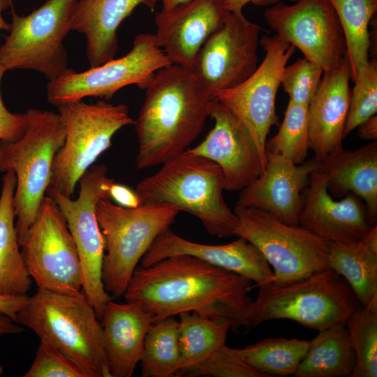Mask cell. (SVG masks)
I'll return each instance as SVG.
<instances>
[{
	"instance_id": "cell-1",
	"label": "cell",
	"mask_w": 377,
	"mask_h": 377,
	"mask_svg": "<svg viewBox=\"0 0 377 377\" xmlns=\"http://www.w3.org/2000/svg\"><path fill=\"white\" fill-rule=\"evenodd\" d=\"M251 281L198 258L179 254L147 267H137L124 294L138 303L154 323L183 312L246 327Z\"/></svg>"
},
{
	"instance_id": "cell-2",
	"label": "cell",
	"mask_w": 377,
	"mask_h": 377,
	"mask_svg": "<svg viewBox=\"0 0 377 377\" xmlns=\"http://www.w3.org/2000/svg\"><path fill=\"white\" fill-rule=\"evenodd\" d=\"M145 90L135 124L139 170L162 164L188 149L216 99L193 68L173 64L158 70Z\"/></svg>"
},
{
	"instance_id": "cell-3",
	"label": "cell",
	"mask_w": 377,
	"mask_h": 377,
	"mask_svg": "<svg viewBox=\"0 0 377 377\" xmlns=\"http://www.w3.org/2000/svg\"><path fill=\"white\" fill-rule=\"evenodd\" d=\"M161 165L136 185L140 205H174L198 218L209 235L235 236L238 218L224 200V176L216 163L186 149Z\"/></svg>"
},
{
	"instance_id": "cell-4",
	"label": "cell",
	"mask_w": 377,
	"mask_h": 377,
	"mask_svg": "<svg viewBox=\"0 0 377 377\" xmlns=\"http://www.w3.org/2000/svg\"><path fill=\"white\" fill-rule=\"evenodd\" d=\"M99 320L82 290L65 294L38 288L16 322L54 345L90 377H111Z\"/></svg>"
},
{
	"instance_id": "cell-5",
	"label": "cell",
	"mask_w": 377,
	"mask_h": 377,
	"mask_svg": "<svg viewBox=\"0 0 377 377\" xmlns=\"http://www.w3.org/2000/svg\"><path fill=\"white\" fill-rule=\"evenodd\" d=\"M259 287L245 314L246 327L270 320L288 319L316 330L345 324L361 304L346 281L327 268L284 283Z\"/></svg>"
},
{
	"instance_id": "cell-6",
	"label": "cell",
	"mask_w": 377,
	"mask_h": 377,
	"mask_svg": "<svg viewBox=\"0 0 377 377\" xmlns=\"http://www.w3.org/2000/svg\"><path fill=\"white\" fill-rule=\"evenodd\" d=\"M29 124L15 141L0 140V172L13 171L15 227L19 243L34 222L51 182L54 156L63 146L66 128L59 113L27 110Z\"/></svg>"
},
{
	"instance_id": "cell-7",
	"label": "cell",
	"mask_w": 377,
	"mask_h": 377,
	"mask_svg": "<svg viewBox=\"0 0 377 377\" xmlns=\"http://www.w3.org/2000/svg\"><path fill=\"white\" fill-rule=\"evenodd\" d=\"M179 209L169 204L126 208L110 198L101 200L96 218L104 241L102 279L105 290L124 295L132 275L156 238L174 223Z\"/></svg>"
},
{
	"instance_id": "cell-8",
	"label": "cell",
	"mask_w": 377,
	"mask_h": 377,
	"mask_svg": "<svg viewBox=\"0 0 377 377\" xmlns=\"http://www.w3.org/2000/svg\"><path fill=\"white\" fill-rule=\"evenodd\" d=\"M66 128L63 146L56 154L49 187L72 198L81 177L112 145L121 128L135 125L125 104L82 101L57 107Z\"/></svg>"
},
{
	"instance_id": "cell-9",
	"label": "cell",
	"mask_w": 377,
	"mask_h": 377,
	"mask_svg": "<svg viewBox=\"0 0 377 377\" xmlns=\"http://www.w3.org/2000/svg\"><path fill=\"white\" fill-rule=\"evenodd\" d=\"M77 0H47L26 16L10 8L9 34L0 47V67L5 71L33 70L49 80L68 68L63 41L71 29V19Z\"/></svg>"
},
{
	"instance_id": "cell-10",
	"label": "cell",
	"mask_w": 377,
	"mask_h": 377,
	"mask_svg": "<svg viewBox=\"0 0 377 377\" xmlns=\"http://www.w3.org/2000/svg\"><path fill=\"white\" fill-rule=\"evenodd\" d=\"M233 212L239 221L235 236L261 252L273 267L272 281L288 282L329 268V242L257 208L236 205Z\"/></svg>"
},
{
	"instance_id": "cell-11",
	"label": "cell",
	"mask_w": 377,
	"mask_h": 377,
	"mask_svg": "<svg viewBox=\"0 0 377 377\" xmlns=\"http://www.w3.org/2000/svg\"><path fill=\"white\" fill-rule=\"evenodd\" d=\"M113 182L114 180L108 177L105 165H93L80 179L79 194L75 200L52 187L46 192L55 201L66 221L79 256L82 290L100 320L111 297L102 279L105 241L96 207L101 200L110 198L109 189Z\"/></svg>"
},
{
	"instance_id": "cell-12",
	"label": "cell",
	"mask_w": 377,
	"mask_h": 377,
	"mask_svg": "<svg viewBox=\"0 0 377 377\" xmlns=\"http://www.w3.org/2000/svg\"><path fill=\"white\" fill-rule=\"evenodd\" d=\"M171 64L151 34H140L124 56L80 73L68 68L49 80L47 99L57 107L94 96L111 98L119 89L136 84L145 89L154 74Z\"/></svg>"
},
{
	"instance_id": "cell-13",
	"label": "cell",
	"mask_w": 377,
	"mask_h": 377,
	"mask_svg": "<svg viewBox=\"0 0 377 377\" xmlns=\"http://www.w3.org/2000/svg\"><path fill=\"white\" fill-rule=\"evenodd\" d=\"M29 274L38 288L73 294L82 288L77 248L55 201L45 195L20 242Z\"/></svg>"
},
{
	"instance_id": "cell-14",
	"label": "cell",
	"mask_w": 377,
	"mask_h": 377,
	"mask_svg": "<svg viewBox=\"0 0 377 377\" xmlns=\"http://www.w3.org/2000/svg\"><path fill=\"white\" fill-rule=\"evenodd\" d=\"M265 55L256 70L241 84L219 92L216 99L246 127L266 165L265 143L272 126L278 124L276 97L283 71L296 48L277 34L259 40Z\"/></svg>"
},
{
	"instance_id": "cell-15",
	"label": "cell",
	"mask_w": 377,
	"mask_h": 377,
	"mask_svg": "<svg viewBox=\"0 0 377 377\" xmlns=\"http://www.w3.org/2000/svg\"><path fill=\"white\" fill-rule=\"evenodd\" d=\"M264 16L276 34L324 72L346 57L342 27L329 0H297L290 5L279 1L266 9Z\"/></svg>"
},
{
	"instance_id": "cell-16",
	"label": "cell",
	"mask_w": 377,
	"mask_h": 377,
	"mask_svg": "<svg viewBox=\"0 0 377 377\" xmlns=\"http://www.w3.org/2000/svg\"><path fill=\"white\" fill-rule=\"evenodd\" d=\"M261 29L242 11L228 12L205 42L193 69L215 98L219 92L241 84L256 70Z\"/></svg>"
},
{
	"instance_id": "cell-17",
	"label": "cell",
	"mask_w": 377,
	"mask_h": 377,
	"mask_svg": "<svg viewBox=\"0 0 377 377\" xmlns=\"http://www.w3.org/2000/svg\"><path fill=\"white\" fill-rule=\"evenodd\" d=\"M209 117L214 121L213 128L202 142L187 150L221 168L225 190L241 191L263 172L265 165L246 127L216 99Z\"/></svg>"
},
{
	"instance_id": "cell-18",
	"label": "cell",
	"mask_w": 377,
	"mask_h": 377,
	"mask_svg": "<svg viewBox=\"0 0 377 377\" xmlns=\"http://www.w3.org/2000/svg\"><path fill=\"white\" fill-rule=\"evenodd\" d=\"M263 172L241 190L237 205L268 212L279 221L298 226L302 191L309 185L311 172L318 167L315 157L302 164L266 152Z\"/></svg>"
},
{
	"instance_id": "cell-19",
	"label": "cell",
	"mask_w": 377,
	"mask_h": 377,
	"mask_svg": "<svg viewBox=\"0 0 377 377\" xmlns=\"http://www.w3.org/2000/svg\"><path fill=\"white\" fill-rule=\"evenodd\" d=\"M307 186L302 191L300 226L329 242L359 241L372 227L362 199L350 193L340 200H334L318 167L311 172Z\"/></svg>"
},
{
	"instance_id": "cell-20",
	"label": "cell",
	"mask_w": 377,
	"mask_h": 377,
	"mask_svg": "<svg viewBox=\"0 0 377 377\" xmlns=\"http://www.w3.org/2000/svg\"><path fill=\"white\" fill-rule=\"evenodd\" d=\"M228 13L223 0H190L155 13L154 35L171 64L193 68L202 46Z\"/></svg>"
},
{
	"instance_id": "cell-21",
	"label": "cell",
	"mask_w": 377,
	"mask_h": 377,
	"mask_svg": "<svg viewBox=\"0 0 377 377\" xmlns=\"http://www.w3.org/2000/svg\"><path fill=\"white\" fill-rule=\"evenodd\" d=\"M185 254L241 275L258 286L272 281L273 272L261 252L244 237L221 245L197 243L186 239L170 228L154 241L140 260L147 267L168 257Z\"/></svg>"
},
{
	"instance_id": "cell-22",
	"label": "cell",
	"mask_w": 377,
	"mask_h": 377,
	"mask_svg": "<svg viewBox=\"0 0 377 377\" xmlns=\"http://www.w3.org/2000/svg\"><path fill=\"white\" fill-rule=\"evenodd\" d=\"M350 67L347 57L333 69L323 72L308 105L309 147L320 160L342 147L348 113Z\"/></svg>"
},
{
	"instance_id": "cell-23",
	"label": "cell",
	"mask_w": 377,
	"mask_h": 377,
	"mask_svg": "<svg viewBox=\"0 0 377 377\" xmlns=\"http://www.w3.org/2000/svg\"><path fill=\"white\" fill-rule=\"evenodd\" d=\"M158 0H77L71 29L84 35L86 54L91 68L114 58L118 50L117 29L139 5L151 11Z\"/></svg>"
},
{
	"instance_id": "cell-24",
	"label": "cell",
	"mask_w": 377,
	"mask_h": 377,
	"mask_svg": "<svg viewBox=\"0 0 377 377\" xmlns=\"http://www.w3.org/2000/svg\"><path fill=\"white\" fill-rule=\"evenodd\" d=\"M101 323L111 377L131 376L140 361L153 318L138 303L110 300Z\"/></svg>"
},
{
	"instance_id": "cell-25",
	"label": "cell",
	"mask_w": 377,
	"mask_h": 377,
	"mask_svg": "<svg viewBox=\"0 0 377 377\" xmlns=\"http://www.w3.org/2000/svg\"><path fill=\"white\" fill-rule=\"evenodd\" d=\"M327 190L336 197L352 193L363 200L371 226L377 219V142L354 150L343 147L318 160Z\"/></svg>"
},
{
	"instance_id": "cell-26",
	"label": "cell",
	"mask_w": 377,
	"mask_h": 377,
	"mask_svg": "<svg viewBox=\"0 0 377 377\" xmlns=\"http://www.w3.org/2000/svg\"><path fill=\"white\" fill-rule=\"evenodd\" d=\"M16 182L13 171L4 172L0 195V294L5 295H27L31 283L15 227Z\"/></svg>"
},
{
	"instance_id": "cell-27",
	"label": "cell",
	"mask_w": 377,
	"mask_h": 377,
	"mask_svg": "<svg viewBox=\"0 0 377 377\" xmlns=\"http://www.w3.org/2000/svg\"><path fill=\"white\" fill-rule=\"evenodd\" d=\"M328 267L348 283L362 306L377 311V251L363 241L330 242Z\"/></svg>"
},
{
	"instance_id": "cell-28",
	"label": "cell",
	"mask_w": 377,
	"mask_h": 377,
	"mask_svg": "<svg viewBox=\"0 0 377 377\" xmlns=\"http://www.w3.org/2000/svg\"><path fill=\"white\" fill-rule=\"evenodd\" d=\"M309 341L295 377H350L355 357L345 324L318 331Z\"/></svg>"
},
{
	"instance_id": "cell-29",
	"label": "cell",
	"mask_w": 377,
	"mask_h": 377,
	"mask_svg": "<svg viewBox=\"0 0 377 377\" xmlns=\"http://www.w3.org/2000/svg\"><path fill=\"white\" fill-rule=\"evenodd\" d=\"M178 316L180 368L176 376L225 346L232 328L228 321L213 320L195 312H183Z\"/></svg>"
},
{
	"instance_id": "cell-30",
	"label": "cell",
	"mask_w": 377,
	"mask_h": 377,
	"mask_svg": "<svg viewBox=\"0 0 377 377\" xmlns=\"http://www.w3.org/2000/svg\"><path fill=\"white\" fill-rule=\"evenodd\" d=\"M344 34L350 67V80L368 63L371 47L369 24L377 12V0H329Z\"/></svg>"
},
{
	"instance_id": "cell-31",
	"label": "cell",
	"mask_w": 377,
	"mask_h": 377,
	"mask_svg": "<svg viewBox=\"0 0 377 377\" xmlns=\"http://www.w3.org/2000/svg\"><path fill=\"white\" fill-rule=\"evenodd\" d=\"M309 341L281 337L267 338L232 352L251 367L269 377L295 374L305 356Z\"/></svg>"
},
{
	"instance_id": "cell-32",
	"label": "cell",
	"mask_w": 377,
	"mask_h": 377,
	"mask_svg": "<svg viewBox=\"0 0 377 377\" xmlns=\"http://www.w3.org/2000/svg\"><path fill=\"white\" fill-rule=\"evenodd\" d=\"M141 363L143 377H174L180 368L178 320L175 316L157 321L149 330Z\"/></svg>"
},
{
	"instance_id": "cell-33",
	"label": "cell",
	"mask_w": 377,
	"mask_h": 377,
	"mask_svg": "<svg viewBox=\"0 0 377 377\" xmlns=\"http://www.w3.org/2000/svg\"><path fill=\"white\" fill-rule=\"evenodd\" d=\"M309 147L308 105L288 102L278 133L266 141V152L303 163Z\"/></svg>"
},
{
	"instance_id": "cell-34",
	"label": "cell",
	"mask_w": 377,
	"mask_h": 377,
	"mask_svg": "<svg viewBox=\"0 0 377 377\" xmlns=\"http://www.w3.org/2000/svg\"><path fill=\"white\" fill-rule=\"evenodd\" d=\"M345 325L355 357L350 377H376L377 311L360 305Z\"/></svg>"
},
{
	"instance_id": "cell-35",
	"label": "cell",
	"mask_w": 377,
	"mask_h": 377,
	"mask_svg": "<svg viewBox=\"0 0 377 377\" xmlns=\"http://www.w3.org/2000/svg\"><path fill=\"white\" fill-rule=\"evenodd\" d=\"M350 92L343 138L377 112V62L369 59L358 73Z\"/></svg>"
},
{
	"instance_id": "cell-36",
	"label": "cell",
	"mask_w": 377,
	"mask_h": 377,
	"mask_svg": "<svg viewBox=\"0 0 377 377\" xmlns=\"http://www.w3.org/2000/svg\"><path fill=\"white\" fill-rule=\"evenodd\" d=\"M177 376L269 377L243 361L226 345L203 361L179 372Z\"/></svg>"
},
{
	"instance_id": "cell-37",
	"label": "cell",
	"mask_w": 377,
	"mask_h": 377,
	"mask_svg": "<svg viewBox=\"0 0 377 377\" xmlns=\"http://www.w3.org/2000/svg\"><path fill=\"white\" fill-rule=\"evenodd\" d=\"M323 69L306 58H300L286 66L281 85L289 101L309 105L320 84Z\"/></svg>"
},
{
	"instance_id": "cell-38",
	"label": "cell",
	"mask_w": 377,
	"mask_h": 377,
	"mask_svg": "<svg viewBox=\"0 0 377 377\" xmlns=\"http://www.w3.org/2000/svg\"><path fill=\"white\" fill-rule=\"evenodd\" d=\"M40 340L33 363L24 377H90L84 368L54 345Z\"/></svg>"
},
{
	"instance_id": "cell-39",
	"label": "cell",
	"mask_w": 377,
	"mask_h": 377,
	"mask_svg": "<svg viewBox=\"0 0 377 377\" xmlns=\"http://www.w3.org/2000/svg\"><path fill=\"white\" fill-rule=\"evenodd\" d=\"M6 71L0 67V140L15 141L27 130L30 117L29 112L13 113L5 106L1 95V82Z\"/></svg>"
},
{
	"instance_id": "cell-40",
	"label": "cell",
	"mask_w": 377,
	"mask_h": 377,
	"mask_svg": "<svg viewBox=\"0 0 377 377\" xmlns=\"http://www.w3.org/2000/svg\"><path fill=\"white\" fill-rule=\"evenodd\" d=\"M109 195L117 205L123 207L135 208L140 205V199L135 191L115 182L110 187Z\"/></svg>"
},
{
	"instance_id": "cell-41",
	"label": "cell",
	"mask_w": 377,
	"mask_h": 377,
	"mask_svg": "<svg viewBox=\"0 0 377 377\" xmlns=\"http://www.w3.org/2000/svg\"><path fill=\"white\" fill-rule=\"evenodd\" d=\"M28 295L0 294V311L16 321L17 315L27 301Z\"/></svg>"
},
{
	"instance_id": "cell-42",
	"label": "cell",
	"mask_w": 377,
	"mask_h": 377,
	"mask_svg": "<svg viewBox=\"0 0 377 377\" xmlns=\"http://www.w3.org/2000/svg\"><path fill=\"white\" fill-rule=\"evenodd\" d=\"M288 1L294 3L297 0ZM279 1L280 0H223L225 8L228 12L242 11L244 6L249 3L260 6H273Z\"/></svg>"
},
{
	"instance_id": "cell-43",
	"label": "cell",
	"mask_w": 377,
	"mask_h": 377,
	"mask_svg": "<svg viewBox=\"0 0 377 377\" xmlns=\"http://www.w3.org/2000/svg\"><path fill=\"white\" fill-rule=\"evenodd\" d=\"M358 135L361 139L371 142L377 140V116L369 117L357 126Z\"/></svg>"
},
{
	"instance_id": "cell-44",
	"label": "cell",
	"mask_w": 377,
	"mask_h": 377,
	"mask_svg": "<svg viewBox=\"0 0 377 377\" xmlns=\"http://www.w3.org/2000/svg\"><path fill=\"white\" fill-rule=\"evenodd\" d=\"M23 331L21 325L0 311V336L20 334Z\"/></svg>"
},
{
	"instance_id": "cell-45",
	"label": "cell",
	"mask_w": 377,
	"mask_h": 377,
	"mask_svg": "<svg viewBox=\"0 0 377 377\" xmlns=\"http://www.w3.org/2000/svg\"><path fill=\"white\" fill-rule=\"evenodd\" d=\"M13 6V0H0V31L1 30H10V23L6 22L2 17V12L4 10L8 9Z\"/></svg>"
},
{
	"instance_id": "cell-46",
	"label": "cell",
	"mask_w": 377,
	"mask_h": 377,
	"mask_svg": "<svg viewBox=\"0 0 377 377\" xmlns=\"http://www.w3.org/2000/svg\"><path fill=\"white\" fill-rule=\"evenodd\" d=\"M190 0H161L162 1V9L163 12H168L177 6L182 4Z\"/></svg>"
}]
</instances>
